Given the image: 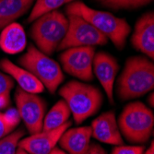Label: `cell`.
<instances>
[{"label":"cell","mask_w":154,"mask_h":154,"mask_svg":"<svg viewBox=\"0 0 154 154\" xmlns=\"http://www.w3.org/2000/svg\"><path fill=\"white\" fill-rule=\"evenodd\" d=\"M154 88V65L145 57H132L125 61L117 79L116 93L121 101L132 100Z\"/></svg>","instance_id":"6da1fadb"},{"label":"cell","mask_w":154,"mask_h":154,"mask_svg":"<svg viewBox=\"0 0 154 154\" xmlns=\"http://www.w3.org/2000/svg\"><path fill=\"white\" fill-rule=\"evenodd\" d=\"M59 95L66 103L77 124H81L95 115L103 102V93L99 89L77 80H71L64 85Z\"/></svg>","instance_id":"3957f363"},{"label":"cell","mask_w":154,"mask_h":154,"mask_svg":"<svg viewBox=\"0 0 154 154\" xmlns=\"http://www.w3.org/2000/svg\"><path fill=\"white\" fill-rule=\"evenodd\" d=\"M15 102L19 116L30 134L42 131L46 111V103L43 98L18 88L15 93Z\"/></svg>","instance_id":"ba28073f"},{"label":"cell","mask_w":154,"mask_h":154,"mask_svg":"<svg viewBox=\"0 0 154 154\" xmlns=\"http://www.w3.org/2000/svg\"><path fill=\"white\" fill-rule=\"evenodd\" d=\"M0 29H3V27L1 26V24H0Z\"/></svg>","instance_id":"4dcf8cb0"},{"label":"cell","mask_w":154,"mask_h":154,"mask_svg":"<svg viewBox=\"0 0 154 154\" xmlns=\"http://www.w3.org/2000/svg\"><path fill=\"white\" fill-rule=\"evenodd\" d=\"M143 154H154V142L153 141H151V143L149 145V148Z\"/></svg>","instance_id":"83f0119b"},{"label":"cell","mask_w":154,"mask_h":154,"mask_svg":"<svg viewBox=\"0 0 154 154\" xmlns=\"http://www.w3.org/2000/svg\"><path fill=\"white\" fill-rule=\"evenodd\" d=\"M16 127L12 125L8 118L6 117L5 114L0 112V138L6 137L7 135L10 134Z\"/></svg>","instance_id":"cb8c5ba5"},{"label":"cell","mask_w":154,"mask_h":154,"mask_svg":"<svg viewBox=\"0 0 154 154\" xmlns=\"http://www.w3.org/2000/svg\"><path fill=\"white\" fill-rule=\"evenodd\" d=\"M68 27L63 41L57 50H66L72 47L103 45L108 39L96 28L78 15H67Z\"/></svg>","instance_id":"52a82bcc"},{"label":"cell","mask_w":154,"mask_h":154,"mask_svg":"<svg viewBox=\"0 0 154 154\" xmlns=\"http://www.w3.org/2000/svg\"><path fill=\"white\" fill-rule=\"evenodd\" d=\"M70 115L71 112L66 103L64 100L58 101L45 116L42 130H52L60 128L68 122Z\"/></svg>","instance_id":"ac0fdd59"},{"label":"cell","mask_w":154,"mask_h":154,"mask_svg":"<svg viewBox=\"0 0 154 154\" xmlns=\"http://www.w3.org/2000/svg\"><path fill=\"white\" fill-rule=\"evenodd\" d=\"M71 125V122L68 121L60 128L52 130H42L38 133L32 134L20 139L19 148L24 149L29 154H49L50 151L57 146L63 132Z\"/></svg>","instance_id":"8fae6325"},{"label":"cell","mask_w":154,"mask_h":154,"mask_svg":"<svg viewBox=\"0 0 154 154\" xmlns=\"http://www.w3.org/2000/svg\"><path fill=\"white\" fill-rule=\"evenodd\" d=\"M24 135V130L18 129L0 138V154H15L19 148V142Z\"/></svg>","instance_id":"ffe728a7"},{"label":"cell","mask_w":154,"mask_h":154,"mask_svg":"<svg viewBox=\"0 0 154 154\" xmlns=\"http://www.w3.org/2000/svg\"><path fill=\"white\" fill-rule=\"evenodd\" d=\"M152 0H117L113 9H134L149 4Z\"/></svg>","instance_id":"7402d4cb"},{"label":"cell","mask_w":154,"mask_h":154,"mask_svg":"<svg viewBox=\"0 0 154 154\" xmlns=\"http://www.w3.org/2000/svg\"><path fill=\"white\" fill-rule=\"evenodd\" d=\"M15 154H29V153L26 152L24 149H20V148H18V149H17V151H16Z\"/></svg>","instance_id":"f546056e"},{"label":"cell","mask_w":154,"mask_h":154,"mask_svg":"<svg viewBox=\"0 0 154 154\" xmlns=\"http://www.w3.org/2000/svg\"><path fill=\"white\" fill-rule=\"evenodd\" d=\"M49 154H67V153H66V151H64L63 149L57 148V147H54V148L50 151Z\"/></svg>","instance_id":"4316f807"},{"label":"cell","mask_w":154,"mask_h":154,"mask_svg":"<svg viewBox=\"0 0 154 154\" xmlns=\"http://www.w3.org/2000/svg\"><path fill=\"white\" fill-rule=\"evenodd\" d=\"M95 49L92 46H80L66 49L59 60L63 69L80 80L91 81L93 79L92 64Z\"/></svg>","instance_id":"9c48e42d"},{"label":"cell","mask_w":154,"mask_h":154,"mask_svg":"<svg viewBox=\"0 0 154 154\" xmlns=\"http://www.w3.org/2000/svg\"><path fill=\"white\" fill-rule=\"evenodd\" d=\"M148 103H149V104L150 107H153L154 106V94H153V92H151L150 95H149V97L148 98Z\"/></svg>","instance_id":"f1b7e54d"},{"label":"cell","mask_w":154,"mask_h":154,"mask_svg":"<svg viewBox=\"0 0 154 154\" xmlns=\"http://www.w3.org/2000/svg\"><path fill=\"white\" fill-rule=\"evenodd\" d=\"M117 124L121 134L129 142L143 144L152 134L154 116L150 108L140 102H134L124 108Z\"/></svg>","instance_id":"5b68a950"},{"label":"cell","mask_w":154,"mask_h":154,"mask_svg":"<svg viewBox=\"0 0 154 154\" xmlns=\"http://www.w3.org/2000/svg\"><path fill=\"white\" fill-rule=\"evenodd\" d=\"M26 45V33L19 23L12 22L8 24L0 34V47L7 54H19L25 49Z\"/></svg>","instance_id":"2e32d148"},{"label":"cell","mask_w":154,"mask_h":154,"mask_svg":"<svg viewBox=\"0 0 154 154\" xmlns=\"http://www.w3.org/2000/svg\"><path fill=\"white\" fill-rule=\"evenodd\" d=\"M91 137L100 142L110 145H123L124 140L119 130L116 114L108 111L95 118L91 123Z\"/></svg>","instance_id":"7c38bea8"},{"label":"cell","mask_w":154,"mask_h":154,"mask_svg":"<svg viewBox=\"0 0 154 154\" xmlns=\"http://www.w3.org/2000/svg\"><path fill=\"white\" fill-rule=\"evenodd\" d=\"M83 154H107L105 149L100 146L99 144L91 143L89 147V149L84 152Z\"/></svg>","instance_id":"d4e9b609"},{"label":"cell","mask_w":154,"mask_h":154,"mask_svg":"<svg viewBox=\"0 0 154 154\" xmlns=\"http://www.w3.org/2000/svg\"><path fill=\"white\" fill-rule=\"evenodd\" d=\"M133 47L149 58L154 57V13H145L138 19L131 37Z\"/></svg>","instance_id":"4fadbf2b"},{"label":"cell","mask_w":154,"mask_h":154,"mask_svg":"<svg viewBox=\"0 0 154 154\" xmlns=\"http://www.w3.org/2000/svg\"><path fill=\"white\" fill-rule=\"evenodd\" d=\"M96 1L100 2L102 5L105 6V7H108L110 8H113V6L115 5V3L117 1V0H96Z\"/></svg>","instance_id":"484cf974"},{"label":"cell","mask_w":154,"mask_h":154,"mask_svg":"<svg viewBox=\"0 0 154 154\" xmlns=\"http://www.w3.org/2000/svg\"><path fill=\"white\" fill-rule=\"evenodd\" d=\"M92 70L103 86L109 102L114 104V86L119 71L116 59L108 53L98 52L94 54Z\"/></svg>","instance_id":"30bf717a"},{"label":"cell","mask_w":154,"mask_h":154,"mask_svg":"<svg viewBox=\"0 0 154 154\" xmlns=\"http://www.w3.org/2000/svg\"><path fill=\"white\" fill-rule=\"evenodd\" d=\"M68 20L58 10H54L33 21L31 36L42 53L51 55L66 36Z\"/></svg>","instance_id":"277c9868"},{"label":"cell","mask_w":154,"mask_h":154,"mask_svg":"<svg viewBox=\"0 0 154 154\" xmlns=\"http://www.w3.org/2000/svg\"><path fill=\"white\" fill-rule=\"evenodd\" d=\"M35 0H0V24L3 29L29 11Z\"/></svg>","instance_id":"e0dca14e"},{"label":"cell","mask_w":154,"mask_h":154,"mask_svg":"<svg viewBox=\"0 0 154 154\" xmlns=\"http://www.w3.org/2000/svg\"><path fill=\"white\" fill-rule=\"evenodd\" d=\"M66 13L67 15H78L87 20L111 40L118 50L125 47L127 38L131 32L130 25L125 20L109 12L93 9L79 0L69 3L66 7Z\"/></svg>","instance_id":"7a4b0ae2"},{"label":"cell","mask_w":154,"mask_h":154,"mask_svg":"<svg viewBox=\"0 0 154 154\" xmlns=\"http://www.w3.org/2000/svg\"><path fill=\"white\" fill-rule=\"evenodd\" d=\"M74 1H77V0H36L28 18V22H33L45 14L57 10L58 8Z\"/></svg>","instance_id":"d6986e66"},{"label":"cell","mask_w":154,"mask_h":154,"mask_svg":"<svg viewBox=\"0 0 154 154\" xmlns=\"http://www.w3.org/2000/svg\"><path fill=\"white\" fill-rule=\"evenodd\" d=\"M19 62L21 67L37 78L51 93L57 91L65 79L60 65L33 45H29Z\"/></svg>","instance_id":"8992f818"},{"label":"cell","mask_w":154,"mask_h":154,"mask_svg":"<svg viewBox=\"0 0 154 154\" xmlns=\"http://www.w3.org/2000/svg\"><path fill=\"white\" fill-rule=\"evenodd\" d=\"M13 87L12 78L0 71V108H5L9 104V94Z\"/></svg>","instance_id":"44dd1931"},{"label":"cell","mask_w":154,"mask_h":154,"mask_svg":"<svg viewBox=\"0 0 154 154\" xmlns=\"http://www.w3.org/2000/svg\"><path fill=\"white\" fill-rule=\"evenodd\" d=\"M91 127L67 128L63 132L58 143L68 154H83L91 145Z\"/></svg>","instance_id":"9a60e30c"},{"label":"cell","mask_w":154,"mask_h":154,"mask_svg":"<svg viewBox=\"0 0 154 154\" xmlns=\"http://www.w3.org/2000/svg\"><path fill=\"white\" fill-rule=\"evenodd\" d=\"M0 68L19 84V88L28 93L39 94L43 92L45 86L27 69L15 65L10 60L4 58L0 61Z\"/></svg>","instance_id":"5bb4252c"},{"label":"cell","mask_w":154,"mask_h":154,"mask_svg":"<svg viewBox=\"0 0 154 154\" xmlns=\"http://www.w3.org/2000/svg\"><path fill=\"white\" fill-rule=\"evenodd\" d=\"M143 146H124L119 145L116 147L111 154H143Z\"/></svg>","instance_id":"603a6c76"}]
</instances>
